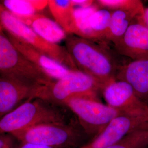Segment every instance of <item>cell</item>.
<instances>
[{
  "mask_svg": "<svg viewBox=\"0 0 148 148\" xmlns=\"http://www.w3.org/2000/svg\"><path fill=\"white\" fill-rule=\"evenodd\" d=\"M65 43L77 69L95 79L101 90L116 80L119 68L106 48L95 41L73 35H68Z\"/></svg>",
  "mask_w": 148,
  "mask_h": 148,
  "instance_id": "6da1fadb",
  "label": "cell"
},
{
  "mask_svg": "<svg viewBox=\"0 0 148 148\" xmlns=\"http://www.w3.org/2000/svg\"><path fill=\"white\" fill-rule=\"evenodd\" d=\"M58 106L40 98L27 101L0 119V134H12L43 123H67Z\"/></svg>",
  "mask_w": 148,
  "mask_h": 148,
  "instance_id": "7a4b0ae2",
  "label": "cell"
},
{
  "mask_svg": "<svg viewBox=\"0 0 148 148\" xmlns=\"http://www.w3.org/2000/svg\"><path fill=\"white\" fill-rule=\"evenodd\" d=\"M99 90H101L100 85L91 76L79 70H73L62 79L40 86L35 98L63 106L65 101L75 97H96L97 92Z\"/></svg>",
  "mask_w": 148,
  "mask_h": 148,
  "instance_id": "3957f363",
  "label": "cell"
},
{
  "mask_svg": "<svg viewBox=\"0 0 148 148\" xmlns=\"http://www.w3.org/2000/svg\"><path fill=\"white\" fill-rule=\"evenodd\" d=\"M0 24L5 32L73 70H78L66 48L49 42L6 10L0 2Z\"/></svg>",
  "mask_w": 148,
  "mask_h": 148,
  "instance_id": "277c9868",
  "label": "cell"
},
{
  "mask_svg": "<svg viewBox=\"0 0 148 148\" xmlns=\"http://www.w3.org/2000/svg\"><path fill=\"white\" fill-rule=\"evenodd\" d=\"M10 134L21 143L52 148H75L82 138L79 130L68 123L40 124Z\"/></svg>",
  "mask_w": 148,
  "mask_h": 148,
  "instance_id": "5b68a950",
  "label": "cell"
},
{
  "mask_svg": "<svg viewBox=\"0 0 148 148\" xmlns=\"http://www.w3.org/2000/svg\"><path fill=\"white\" fill-rule=\"evenodd\" d=\"M0 76L43 86L54 81L24 57L4 31L0 32Z\"/></svg>",
  "mask_w": 148,
  "mask_h": 148,
  "instance_id": "8992f818",
  "label": "cell"
},
{
  "mask_svg": "<svg viewBox=\"0 0 148 148\" xmlns=\"http://www.w3.org/2000/svg\"><path fill=\"white\" fill-rule=\"evenodd\" d=\"M77 116L84 130L88 134H98L121 112L98 101L93 97H75L63 104ZM95 135V136H96Z\"/></svg>",
  "mask_w": 148,
  "mask_h": 148,
  "instance_id": "52a82bcc",
  "label": "cell"
},
{
  "mask_svg": "<svg viewBox=\"0 0 148 148\" xmlns=\"http://www.w3.org/2000/svg\"><path fill=\"white\" fill-rule=\"evenodd\" d=\"M106 104L121 112L123 115L148 116V105L141 99L126 81L115 80L103 88Z\"/></svg>",
  "mask_w": 148,
  "mask_h": 148,
  "instance_id": "ba28073f",
  "label": "cell"
},
{
  "mask_svg": "<svg viewBox=\"0 0 148 148\" xmlns=\"http://www.w3.org/2000/svg\"><path fill=\"white\" fill-rule=\"evenodd\" d=\"M148 128V115H120L113 119L90 142L79 148H106L133 131Z\"/></svg>",
  "mask_w": 148,
  "mask_h": 148,
  "instance_id": "9c48e42d",
  "label": "cell"
},
{
  "mask_svg": "<svg viewBox=\"0 0 148 148\" xmlns=\"http://www.w3.org/2000/svg\"><path fill=\"white\" fill-rule=\"evenodd\" d=\"M40 86L42 85L0 76V119L13 111L22 102L35 99Z\"/></svg>",
  "mask_w": 148,
  "mask_h": 148,
  "instance_id": "30bf717a",
  "label": "cell"
},
{
  "mask_svg": "<svg viewBox=\"0 0 148 148\" xmlns=\"http://www.w3.org/2000/svg\"><path fill=\"white\" fill-rule=\"evenodd\" d=\"M137 20L131 24L115 47L120 54L133 60H148V27L141 18Z\"/></svg>",
  "mask_w": 148,
  "mask_h": 148,
  "instance_id": "8fae6325",
  "label": "cell"
},
{
  "mask_svg": "<svg viewBox=\"0 0 148 148\" xmlns=\"http://www.w3.org/2000/svg\"><path fill=\"white\" fill-rule=\"evenodd\" d=\"M5 35L27 60L53 80L62 79L73 71L11 34L5 32Z\"/></svg>",
  "mask_w": 148,
  "mask_h": 148,
  "instance_id": "7c38bea8",
  "label": "cell"
},
{
  "mask_svg": "<svg viewBox=\"0 0 148 148\" xmlns=\"http://www.w3.org/2000/svg\"><path fill=\"white\" fill-rule=\"evenodd\" d=\"M117 78L131 85L141 99L148 96V60H133L119 71Z\"/></svg>",
  "mask_w": 148,
  "mask_h": 148,
  "instance_id": "4fadbf2b",
  "label": "cell"
},
{
  "mask_svg": "<svg viewBox=\"0 0 148 148\" xmlns=\"http://www.w3.org/2000/svg\"><path fill=\"white\" fill-rule=\"evenodd\" d=\"M18 18L49 42L57 44L68 36L67 34L56 21L42 14L37 13L30 16Z\"/></svg>",
  "mask_w": 148,
  "mask_h": 148,
  "instance_id": "5bb4252c",
  "label": "cell"
},
{
  "mask_svg": "<svg viewBox=\"0 0 148 148\" xmlns=\"http://www.w3.org/2000/svg\"><path fill=\"white\" fill-rule=\"evenodd\" d=\"M48 7L55 21L68 35L81 37L71 0H49Z\"/></svg>",
  "mask_w": 148,
  "mask_h": 148,
  "instance_id": "9a60e30c",
  "label": "cell"
},
{
  "mask_svg": "<svg viewBox=\"0 0 148 148\" xmlns=\"http://www.w3.org/2000/svg\"><path fill=\"white\" fill-rule=\"evenodd\" d=\"M138 18L132 13L123 10L112 11L109 28L106 40L115 44L123 36L128 28L133 23V20Z\"/></svg>",
  "mask_w": 148,
  "mask_h": 148,
  "instance_id": "2e32d148",
  "label": "cell"
},
{
  "mask_svg": "<svg viewBox=\"0 0 148 148\" xmlns=\"http://www.w3.org/2000/svg\"><path fill=\"white\" fill-rule=\"evenodd\" d=\"M1 3L6 10L18 18L33 16L48 7V1L2 0Z\"/></svg>",
  "mask_w": 148,
  "mask_h": 148,
  "instance_id": "e0dca14e",
  "label": "cell"
},
{
  "mask_svg": "<svg viewBox=\"0 0 148 148\" xmlns=\"http://www.w3.org/2000/svg\"><path fill=\"white\" fill-rule=\"evenodd\" d=\"M112 11L108 9H98L90 15L88 21L90 40H106L111 21Z\"/></svg>",
  "mask_w": 148,
  "mask_h": 148,
  "instance_id": "ac0fdd59",
  "label": "cell"
},
{
  "mask_svg": "<svg viewBox=\"0 0 148 148\" xmlns=\"http://www.w3.org/2000/svg\"><path fill=\"white\" fill-rule=\"evenodd\" d=\"M97 3L111 10H123L132 13L138 18H142L145 7L139 0H98Z\"/></svg>",
  "mask_w": 148,
  "mask_h": 148,
  "instance_id": "d6986e66",
  "label": "cell"
},
{
  "mask_svg": "<svg viewBox=\"0 0 148 148\" xmlns=\"http://www.w3.org/2000/svg\"><path fill=\"white\" fill-rule=\"evenodd\" d=\"M148 128L137 130L106 148H147Z\"/></svg>",
  "mask_w": 148,
  "mask_h": 148,
  "instance_id": "ffe728a7",
  "label": "cell"
},
{
  "mask_svg": "<svg viewBox=\"0 0 148 148\" xmlns=\"http://www.w3.org/2000/svg\"><path fill=\"white\" fill-rule=\"evenodd\" d=\"M14 139L10 134H0V148H16Z\"/></svg>",
  "mask_w": 148,
  "mask_h": 148,
  "instance_id": "44dd1931",
  "label": "cell"
},
{
  "mask_svg": "<svg viewBox=\"0 0 148 148\" xmlns=\"http://www.w3.org/2000/svg\"><path fill=\"white\" fill-rule=\"evenodd\" d=\"M74 7L77 8H87L92 5L95 3V1L92 0H71Z\"/></svg>",
  "mask_w": 148,
  "mask_h": 148,
  "instance_id": "7402d4cb",
  "label": "cell"
},
{
  "mask_svg": "<svg viewBox=\"0 0 148 148\" xmlns=\"http://www.w3.org/2000/svg\"><path fill=\"white\" fill-rule=\"evenodd\" d=\"M16 148H52L45 146H41V145H38L32 144L29 143H21L20 145Z\"/></svg>",
  "mask_w": 148,
  "mask_h": 148,
  "instance_id": "603a6c76",
  "label": "cell"
},
{
  "mask_svg": "<svg viewBox=\"0 0 148 148\" xmlns=\"http://www.w3.org/2000/svg\"><path fill=\"white\" fill-rule=\"evenodd\" d=\"M142 20L144 23L148 27V7H145L144 15L142 18Z\"/></svg>",
  "mask_w": 148,
  "mask_h": 148,
  "instance_id": "cb8c5ba5",
  "label": "cell"
},
{
  "mask_svg": "<svg viewBox=\"0 0 148 148\" xmlns=\"http://www.w3.org/2000/svg\"><path fill=\"white\" fill-rule=\"evenodd\" d=\"M3 31H4V30H3V27H2V26L0 24V32H3Z\"/></svg>",
  "mask_w": 148,
  "mask_h": 148,
  "instance_id": "d4e9b609",
  "label": "cell"
},
{
  "mask_svg": "<svg viewBox=\"0 0 148 148\" xmlns=\"http://www.w3.org/2000/svg\"></svg>",
  "mask_w": 148,
  "mask_h": 148,
  "instance_id": "484cf974",
  "label": "cell"
}]
</instances>
